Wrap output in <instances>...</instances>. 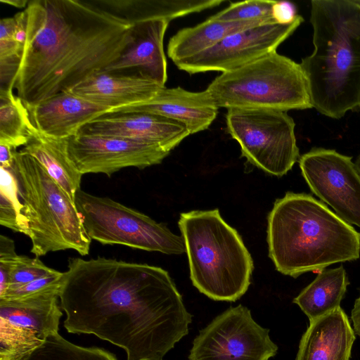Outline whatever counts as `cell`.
I'll return each mask as SVG.
<instances>
[{"mask_svg":"<svg viewBox=\"0 0 360 360\" xmlns=\"http://www.w3.org/2000/svg\"><path fill=\"white\" fill-rule=\"evenodd\" d=\"M275 1L250 0L231 4L227 8L210 17L222 22H274L271 8Z\"/></svg>","mask_w":360,"mask_h":360,"instance_id":"29","label":"cell"},{"mask_svg":"<svg viewBox=\"0 0 360 360\" xmlns=\"http://www.w3.org/2000/svg\"><path fill=\"white\" fill-rule=\"evenodd\" d=\"M243 305L215 317L195 338L188 360H269L277 345Z\"/></svg>","mask_w":360,"mask_h":360,"instance_id":"10","label":"cell"},{"mask_svg":"<svg viewBox=\"0 0 360 360\" xmlns=\"http://www.w3.org/2000/svg\"><path fill=\"white\" fill-rule=\"evenodd\" d=\"M59 289L28 297L0 299V345L6 352L21 355L58 333L63 312Z\"/></svg>","mask_w":360,"mask_h":360,"instance_id":"13","label":"cell"},{"mask_svg":"<svg viewBox=\"0 0 360 360\" xmlns=\"http://www.w3.org/2000/svg\"><path fill=\"white\" fill-rule=\"evenodd\" d=\"M266 22H222L209 18L173 35L168 42L167 56L175 64L212 47L231 33Z\"/></svg>","mask_w":360,"mask_h":360,"instance_id":"23","label":"cell"},{"mask_svg":"<svg viewBox=\"0 0 360 360\" xmlns=\"http://www.w3.org/2000/svg\"><path fill=\"white\" fill-rule=\"evenodd\" d=\"M356 2L360 5V0H356Z\"/></svg>","mask_w":360,"mask_h":360,"instance_id":"37","label":"cell"},{"mask_svg":"<svg viewBox=\"0 0 360 360\" xmlns=\"http://www.w3.org/2000/svg\"><path fill=\"white\" fill-rule=\"evenodd\" d=\"M66 143L68 158L82 175L110 176L125 167L143 169L161 163L169 154L155 145L115 136L77 134Z\"/></svg>","mask_w":360,"mask_h":360,"instance_id":"14","label":"cell"},{"mask_svg":"<svg viewBox=\"0 0 360 360\" xmlns=\"http://www.w3.org/2000/svg\"><path fill=\"white\" fill-rule=\"evenodd\" d=\"M349 284L345 269L341 265L325 269L294 298L309 322L340 307Z\"/></svg>","mask_w":360,"mask_h":360,"instance_id":"24","label":"cell"},{"mask_svg":"<svg viewBox=\"0 0 360 360\" xmlns=\"http://www.w3.org/2000/svg\"><path fill=\"white\" fill-rule=\"evenodd\" d=\"M131 25L148 20L175 18L218 6L224 0H96Z\"/></svg>","mask_w":360,"mask_h":360,"instance_id":"22","label":"cell"},{"mask_svg":"<svg viewBox=\"0 0 360 360\" xmlns=\"http://www.w3.org/2000/svg\"><path fill=\"white\" fill-rule=\"evenodd\" d=\"M77 134L131 139L169 153L191 135L182 123L146 112H107L84 124Z\"/></svg>","mask_w":360,"mask_h":360,"instance_id":"15","label":"cell"},{"mask_svg":"<svg viewBox=\"0 0 360 360\" xmlns=\"http://www.w3.org/2000/svg\"><path fill=\"white\" fill-rule=\"evenodd\" d=\"M75 202L91 240L167 255L186 252L182 236L174 234L164 224L114 200L79 189Z\"/></svg>","mask_w":360,"mask_h":360,"instance_id":"8","label":"cell"},{"mask_svg":"<svg viewBox=\"0 0 360 360\" xmlns=\"http://www.w3.org/2000/svg\"><path fill=\"white\" fill-rule=\"evenodd\" d=\"M226 130L242 156L266 173L282 176L300 159L293 119L285 111L229 109Z\"/></svg>","mask_w":360,"mask_h":360,"instance_id":"9","label":"cell"},{"mask_svg":"<svg viewBox=\"0 0 360 360\" xmlns=\"http://www.w3.org/2000/svg\"><path fill=\"white\" fill-rule=\"evenodd\" d=\"M13 171L19 186L31 253L37 257L72 249L89 254L88 236L75 202L34 158L14 151Z\"/></svg>","mask_w":360,"mask_h":360,"instance_id":"6","label":"cell"},{"mask_svg":"<svg viewBox=\"0 0 360 360\" xmlns=\"http://www.w3.org/2000/svg\"><path fill=\"white\" fill-rule=\"evenodd\" d=\"M19 151L30 155L40 163L70 200L75 202V195L80 189L82 174L68 158L66 139L48 136L32 124L28 141Z\"/></svg>","mask_w":360,"mask_h":360,"instance_id":"21","label":"cell"},{"mask_svg":"<svg viewBox=\"0 0 360 360\" xmlns=\"http://www.w3.org/2000/svg\"><path fill=\"white\" fill-rule=\"evenodd\" d=\"M218 109L206 90L192 92L179 86H164L147 102L110 112H146L162 115L182 123L193 134L207 129L216 119Z\"/></svg>","mask_w":360,"mask_h":360,"instance_id":"16","label":"cell"},{"mask_svg":"<svg viewBox=\"0 0 360 360\" xmlns=\"http://www.w3.org/2000/svg\"><path fill=\"white\" fill-rule=\"evenodd\" d=\"M68 267L59 300L68 333L108 341L127 360H162L188 333L192 316L165 269L101 257Z\"/></svg>","mask_w":360,"mask_h":360,"instance_id":"1","label":"cell"},{"mask_svg":"<svg viewBox=\"0 0 360 360\" xmlns=\"http://www.w3.org/2000/svg\"><path fill=\"white\" fill-rule=\"evenodd\" d=\"M355 333L340 307L309 322L295 360H349Z\"/></svg>","mask_w":360,"mask_h":360,"instance_id":"20","label":"cell"},{"mask_svg":"<svg viewBox=\"0 0 360 360\" xmlns=\"http://www.w3.org/2000/svg\"><path fill=\"white\" fill-rule=\"evenodd\" d=\"M30 120L41 133L53 138L67 139L79 129L110 109L65 91L27 108Z\"/></svg>","mask_w":360,"mask_h":360,"instance_id":"18","label":"cell"},{"mask_svg":"<svg viewBox=\"0 0 360 360\" xmlns=\"http://www.w3.org/2000/svg\"><path fill=\"white\" fill-rule=\"evenodd\" d=\"M303 21L300 15L290 24L266 22L231 33L212 47L175 65L189 74L236 70L276 51Z\"/></svg>","mask_w":360,"mask_h":360,"instance_id":"12","label":"cell"},{"mask_svg":"<svg viewBox=\"0 0 360 360\" xmlns=\"http://www.w3.org/2000/svg\"><path fill=\"white\" fill-rule=\"evenodd\" d=\"M1 2L7 4L10 6L18 8H26L29 1L28 0H1Z\"/></svg>","mask_w":360,"mask_h":360,"instance_id":"35","label":"cell"},{"mask_svg":"<svg viewBox=\"0 0 360 360\" xmlns=\"http://www.w3.org/2000/svg\"><path fill=\"white\" fill-rule=\"evenodd\" d=\"M15 244L12 239L0 235V297L6 291L8 283L11 264L17 256Z\"/></svg>","mask_w":360,"mask_h":360,"instance_id":"32","label":"cell"},{"mask_svg":"<svg viewBox=\"0 0 360 360\" xmlns=\"http://www.w3.org/2000/svg\"><path fill=\"white\" fill-rule=\"evenodd\" d=\"M354 164V167H355L358 174L360 176V154L357 157V158Z\"/></svg>","mask_w":360,"mask_h":360,"instance_id":"36","label":"cell"},{"mask_svg":"<svg viewBox=\"0 0 360 360\" xmlns=\"http://www.w3.org/2000/svg\"><path fill=\"white\" fill-rule=\"evenodd\" d=\"M300 15L296 6L290 1H275L271 8V18L278 24L287 25L294 22Z\"/></svg>","mask_w":360,"mask_h":360,"instance_id":"33","label":"cell"},{"mask_svg":"<svg viewBox=\"0 0 360 360\" xmlns=\"http://www.w3.org/2000/svg\"><path fill=\"white\" fill-rule=\"evenodd\" d=\"M312 53L302 59L312 108L333 119L360 108V5L313 0Z\"/></svg>","mask_w":360,"mask_h":360,"instance_id":"4","label":"cell"},{"mask_svg":"<svg viewBox=\"0 0 360 360\" xmlns=\"http://www.w3.org/2000/svg\"><path fill=\"white\" fill-rule=\"evenodd\" d=\"M354 333L360 337V290L359 296L356 299L351 312Z\"/></svg>","mask_w":360,"mask_h":360,"instance_id":"34","label":"cell"},{"mask_svg":"<svg viewBox=\"0 0 360 360\" xmlns=\"http://www.w3.org/2000/svg\"><path fill=\"white\" fill-rule=\"evenodd\" d=\"M299 165L311 191L345 221L360 228V176L352 157L313 148L300 156Z\"/></svg>","mask_w":360,"mask_h":360,"instance_id":"11","label":"cell"},{"mask_svg":"<svg viewBox=\"0 0 360 360\" xmlns=\"http://www.w3.org/2000/svg\"><path fill=\"white\" fill-rule=\"evenodd\" d=\"M217 106L287 112L312 108L300 63L273 51L236 70L222 72L205 89Z\"/></svg>","mask_w":360,"mask_h":360,"instance_id":"7","label":"cell"},{"mask_svg":"<svg viewBox=\"0 0 360 360\" xmlns=\"http://www.w3.org/2000/svg\"><path fill=\"white\" fill-rule=\"evenodd\" d=\"M63 272L46 276L22 285L8 289L0 299L15 300L28 297L59 289L62 281Z\"/></svg>","mask_w":360,"mask_h":360,"instance_id":"31","label":"cell"},{"mask_svg":"<svg viewBox=\"0 0 360 360\" xmlns=\"http://www.w3.org/2000/svg\"><path fill=\"white\" fill-rule=\"evenodd\" d=\"M163 87L141 74L102 71L93 75L70 91L112 111L147 102Z\"/></svg>","mask_w":360,"mask_h":360,"instance_id":"19","label":"cell"},{"mask_svg":"<svg viewBox=\"0 0 360 360\" xmlns=\"http://www.w3.org/2000/svg\"><path fill=\"white\" fill-rule=\"evenodd\" d=\"M13 89L32 107L104 71L132 43V25L96 0H32Z\"/></svg>","mask_w":360,"mask_h":360,"instance_id":"2","label":"cell"},{"mask_svg":"<svg viewBox=\"0 0 360 360\" xmlns=\"http://www.w3.org/2000/svg\"><path fill=\"white\" fill-rule=\"evenodd\" d=\"M56 271V270L45 265L37 257L30 258L18 255L11 264L7 290L22 285Z\"/></svg>","mask_w":360,"mask_h":360,"instance_id":"30","label":"cell"},{"mask_svg":"<svg viewBox=\"0 0 360 360\" xmlns=\"http://www.w3.org/2000/svg\"><path fill=\"white\" fill-rule=\"evenodd\" d=\"M179 226L193 285L216 301L240 299L250 285L254 265L238 231L218 209L181 213Z\"/></svg>","mask_w":360,"mask_h":360,"instance_id":"5","label":"cell"},{"mask_svg":"<svg viewBox=\"0 0 360 360\" xmlns=\"http://www.w3.org/2000/svg\"><path fill=\"white\" fill-rule=\"evenodd\" d=\"M0 224L27 236V224L12 167H0Z\"/></svg>","mask_w":360,"mask_h":360,"instance_id":"28","label":"cell"},{"mask_svg":"<svg viewBox=\"0 0 360 360\" xmlns=\"http://www.w3.org/2000/svg\"><path fill=\"white\" fill-rule=\"evenodd\" d=\"M269 256L278 271L297 278L360 257V233L307 193L287 192L268 216Z\"/></svg>","mask_w":360,"mask_h":360,"instance_id":"3","label":"cell"},{"mask_svg":"<svg viewBox=\"0 0 360 360\" xmlns=\"http://www.w3.org/2000/svg\"><path fill=\"white\" fill-rule=\"evenodd\" d=\"M32 123L28 110L13 89H0V144L24 146Z\"/></svg>","mask_w":360,"mask_h":360,"instance_id":"26","label":"cell"},{"mask_svg":"<svg viewBox=\"0 0 360 360\" xmlns=\"http://www.w3.org/2000/svg\"><path fill=\"white\" fill-rule=\"evenodd\" d=\"M169 21L152 20L132 25V43L105 72L141 74L165 86L167 60L163 39Z\"/></svg>","mask_w":360,"mask_h":360,"instance_id":"17","label":"cell"},{"mask_svg":"<svg viewBox=\"0 0 360 360\" xmlns=\"http://www.w3.org/2000/svg\"><path fill=\"white\" fill-rule=\"evenodd\" d=\"M2 360V359H0ZM18 360H118L111 352L96 347L77 345L58 333Z\"/></svg>","mask_w":360,"mask_h":360,"instance_id":"27","label":"cell"},{"mask_svg":"<svg viewBox=\"0 0 360 360\" xmlns=\"http://www.w3.org/2000/svg\"><path fill=\"white\" fill-rule=\"evenodd\" d=\"M26 37L23 10L0 20V89H13L19 70Z\"/></svg>","mask_w":360,"mask_h":360,"instance_id":"25","label":"cell"}]
</instances>
